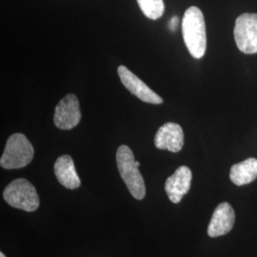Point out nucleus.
<instances>
[{
    "label": "nucleus",
    "mask_w": 257,
    "mask_h": 257,
    "mask_svg": "<svg viewBox=\"0 0 257 257\" xmlns=\"http://www.w3.org/2000/svg\"><path fill=\"white\" fill-rule=\"evenodd\" d=\"M138 6L148 19H160L165 11L163 0H138Z\"/></svg>",
    "instance_id": "13"
},
{
    "label": "nucleus",
    "mask_w": 257,
    "mask_h": 257,
    "mask_svg": "<svg viewBox=\"0 0 257 257\" xmlns=\"http://www.w3.org/2000/svg\"><path fill=\"white\" fill-rule=\"evenodd\" d=\"M257 177V159L248 158L230 168V178L236 186L251 183Z\"/></svg>",
    "instance_id": "12"
},
{
    "label": "nucleus",
    "mask_w": 257,
    "mask_h": 257,
    "mask_svg": "<svg viewBox=\"0 0 257 257\" xmlns=\"http://www.w3.org/2000/svg\"><path fill=\"white\" fill-rule=\"evenodd\" d=\"M235 213L229 203L219 204L213 211L209 227L208 235L210 237H218L227 234L233 228Z\"/></svg>",
    "instance_id": "10"
},
{
    "label": "nucleus",
    "mask_w": 257,
    "mask_h": 257,
    "mask_svg": "<svg viewBox=\"0 0 257 257\" xmlns=\"http://www.w3.org/2000/svg\"><path fill=\"white\" fill-rule=\"evenodd\" d=\"M117 73L119 75L121 82L125 86V88L136 95L140 100L151 103V104H161L163 99L152 91L149 86L143 82L140 78H138L136 74L132 73L128 68L121 65L117 69Z\"/></svg>",
    "instance_id": "7"
},
{
    "label": "nucleus",
    "mask_w": 257,
    "mask_h": 257,
    "mask_svg": "<svg viewBox=\"0 0 257 257\" xmlns=\"http://www.w3.org/2000/svg\"><path fill=\"white\" fill-rule=\"evenodd\" d=\"M192 171L187 166H180L165 183V192L169 199L175 204L180 202L189 193L192 183Z\"/></svg>",
    "instance_id": "8"
},
{
    "label": "nucleus",
    "mask_w": 257,
    "mask_h": 257,
    "mask_svg": "<svg viewBox=\"0 0 257 257\" xmlns=\"http://www.w3.org/2000/svg\"><path fill=\"white\" fill-rule=\"evenodd\" d=\"M116 162L120 176L128 187L131 194L138 200H141L146 195V186L138 168L139 162L136 161L132 150L122 145L116 152Z\"/></svg>",
    "instance_id": "2"
},
{
    "label": "nucleus",
    "mask_w": 257,
    "mask_h": 257,
    "mask_svg": "<svg viewBox=\"0 0 257 257\" xmlns=\"http://www.w3.org/2000/svg\"><path fill=\"white\" fill-rule=\"evenodd\" d=\"M233 35L237 48L242 53L257 54V14L239 16L235 21Z\"/></svg>",
    "instance_id": "5"
},
{
    "label": "nucleus",
    "mask_w": 257,
    "mask_h": 257,
    "mask_svg": "<svg viewBox=\"0 0 257 257\" xmlns=\"http://www.w3.org/2000/svg\"><path fill=\"white\" fill-rule=\"evenodd\" d=\"M55 174L58 182L67 189H77L81 184L75 171L73 158L70 156H62L57 158L55 163Z\"/></svg>",
    "instance_id": "11"
},
{
    "label": "nucleus",
    "mask_w": 257,
    "mask_h": 257,
    "mask_svg": "<svg viewBox=\"0 0 257 257\" xmlns=\"http://www.w3.org/2000/svg\"><path fill=\"white\" fill-rule=\"evenodd\" d=\"M0 257H6L3 252H0Z\"/></svg>",
    "instance_id": "15"
},
{
    "label": "nucleus",
    "mask_w": 257,
    "mask_h": 257,
    "mask_svg": "<svg viewBox=\"0 0 257 257\" xmlns=\"http://www.w3.org/2000/svg\"><path fill=\"white\" fill-rule=\"evenodd\" d=\"M178 25V18L177 17H174L173 19H171L170 23H169V27L171 31H175L176 27Z\"/></svg>",
    "instance_id": "14"
},
{
    "label": "nucleus",
    "mask_w": 257,
    "mask_h": 257,
    "mask_svg": "<svg viewBox=\"0 0 257 257\" xmlns=\"http://www.w3.org/2000/svg\"><path fill=\"white\" fill-rule=\"evenodd\" d=\"M184 42L194 58H201L207 49V36L205 19L201 10L190 7L184 14L182 20Z\"/></svg>",
    "instance_id": "1"
},
{
    "label": "nucleus",
    "mask_w": 257,
    "mask_h": 257,
    "mask_svg": "<svg viewBox=\"0 0 257 257\" xmlns=\"http://www.w3.org/2000/svg\"><path fill=\"white\" fill-rule=\"evenodd\" d=\"M35 150L22 134L11 136L0 159V165L6 170L20 169L27 166L34 158Z\"/></svg>",
    "instance_id": "3"
},
{
    "label": "nucleus",
    "mask_w": 257,
    "mask_h": 257,
    "mask_svg": "<svg viewBox=\"0 0 257 257\" xmlns=\"http://www.w3.org/2000/svg\"><path fill=\"white\" fill-rule=\"evenodd\" d=\"M155 145L159 150L178 153L184 145L183 130L180 125L169 122L158 128L155 138Z\"/></svg>",
    "instance_id": "9"
},
{
    "label": "nucleus",
    "mask_w": 257,
    "mask_h": 257,
    "mask_svg": "<svg viewBox=\"0 0 257 257\" xmlns=\"http://www.w3.org/2000/svg\"><path fill=\"white\" fill-rule=\"evenodd\" d=\"M80 119L81 111L78 98L73 93H69L55 107V126L60 130H71L78 125Z\"/></svg>",
    "instance_id": "6"
},
{
    "label": "nucleus",
    "mask_w": 257,
    "mask_h": 257,
    "mask_svg": "<svg viewBox=\"0 0 257 257\" xmlns=\"http://www.w3.org/2000/svg\"><path fill=\"white\" fill-rule=\"evenodd\" d=\"M3 197L11 207L29 212L37 211L40 203L36 188L24 178L12 181L5 188Z\"/></svg>",
    "instance_id": "4"
}]
</instances>
